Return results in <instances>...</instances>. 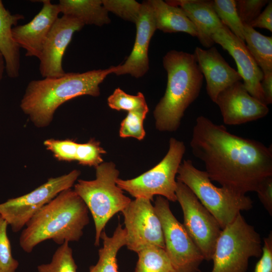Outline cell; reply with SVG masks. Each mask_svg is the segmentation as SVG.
Returning <instances> with one entry per match:
<instances>
[{"label": "cell", "instance_id": "cell-1", "mask_svg": "<svg viewBox=\"0 0 272 272\" xmlns=\"http://www.w3.org/2000/svg\"><path fill=\"white\" fill-rule=\"evenodd\" d=\"M190 145L211 181L236 192H255L272 176L271 147L232 134L204 116L196 119Z\"/></svg>", "mask_w": 272, "mask_h": 272}, {"label": "cell", "instance_id": "cell-2", "mask_svg": "<svg viewBox=\"0 0 272 272\" xmlns=\"http://www.w3.org/2000/svg\"><path fill=\"white\" fill-rule=\"evenodd\" d=\"M114 66L82 73H67L59 77L31 81L21 100L20 107L37 127H44L52 121L56 110L76 97L100 95V84Z\"/></svg>", "mask_w": 272, "mask_h": 272}, {"label": "cell", "instance_id": "cell-3", "mask_svg": "<svg viewBox=\"0 0 272 272\" xmlns=\"http://www.w3.org/2000/svg\"><path fill=\"white\" fill-rule=\"evenodd\" d=\"M89 210L82 199L69 188L44 206L22 231L19 244L31 253L40 243L52 240L58 245L78 241L89 223Z\"/></svg>", "mask_w": 272, "mask_h": 272}, {"label": "cell", "instance_id": "cell-4", "mask_svg": "<svg viewBox=\"0 0 272 272\" xmlns=\"http://www.w3.org/2000/svg\"><path fill=\"white\" fill-rule=\"evenodd\" d=\"M167 87L154 111L156 128L172 132L179 127L184 112L198 97L203 76L193 54L172 50L164 56Z\"/></svg>", "mask_w": 272, "mask_h": 272}, {"label": "cell", "instance_id": "cell-5", "mask_svg": "<svg viewBox=\"0 0 272 272\" xmlns=\"http://www.w3.org/2000/svg\"><path fill=\"white\" fill-rule=\"evenodd\" d=\"M96 178L78 180L75 192L90 212L95 225L94 245L100 244L101 232L116 214L122 212L131 200L116 184L119 172L113 162L102 163L96 168Z\"/></svg>", "mask_w": 272, "mask_h": 272}, {"label": "cell", "instance_id": "cell-6", "mask_svg": "<svg viewBox=\"0 0 272 272\" xmlns=\"http://www.w3.org/2000/svg\"><path fill=\"white\" fill-rule=\"evenodd\" d=\"M177 179L186 185L219 223L222 229L231 223L241 211L253 207L246 194L212 183L207 173L196 168L190 160H184L177 172Z\"/></svg>", "mask_w": 272, "mask_h": 272}, {"label": "cell", "instance_id": "cell-7", "mask_svg": "<svg viewBox=\"0 0 272 272\" xmlns=\"http://www.w3.org/2000/svg\"><path fill=\"white\" fill-rule=\"evenodd\" d=\"M262 248L259 233L240 213L222 230L215 245L211 272H246L249 259L260 257Z\"/></svg>", "mask_w": 272, "mask_h": 272}, {"label": "cell", "instance_id": "cell-8", "mask_svg": "<svg viewBox=\"0 0 272 272\" xmlns=\"http://www.w3.org/2000/svg\"><path fill=\"white\" fill-rule=\"evenodd\" d=\"M185 150L183 142L172 138L169 140L167 154L157 165L134 178H118L116 184L135 198H142L151 201L157 195L175 202V178Z\"/></svg>", "mask_w": 272, "mask_h": 272}, {"label": "cell", "instance_id": "cell-9", "mask_svg": "<svg viewBox=\"0 0 272 272\" xmlns=\"http://www.w3.org/2000/svg\"><path fill=\"white\" fill-rule=\"evenodd\" d=\"M154 207L161 223L165 250L175 272H198L203 256L183 225L173 214L169 200L158 196Z\"/></svg>", "mask_w": 272, "mask_h": 272}, {"label": "cell", "instance_id": "cell-10", "mask_svg": "<svg viewBox=\"0 0 272 272\" xmlns=\"http://www.w3.org/2000/svg\"><path fill=\"white\" fill-rule=\"evenodd\" d=\"M80 175L74 170L67 174L49 178L32 191L0 203V215L13 232L21 231L32 217L61 191L71 188Z\"/></svg>", "mask_w": 272, "mask_h": 272}, {"label": "cell", "instance_id": "cell-11", "mask_svg": "<svg viewBox=\"0 0 272 272\" xmlns=\"http://www.w3.org/2000/svg\"><path fill=\"white\" fill-rule=\"evenodd\" d=\"M175 194L183 212L185 229L201 252L204 260H211L222 228L193 192L177 180Z\"/></svg>", "mask_w": 272, "mask_h": 272}, {"label": "cell", "instance_id": "cell-12", "mask_svg": "<svg viewBox=\"0 0 272 272\" xmlns=\"http://www.w3.org/2000/svg\"><path fill=\"white\" fill-rule=\"evenodd\" d=\"M121 213L128 249L137 253L149 246L165 249L161 223L150 200L135 198Z\"/></svg>", "mask_w": 272, "mask_h": 272}, {"label": "cell", "instance_id": "cell-13", "mask_svg": "<svg viewBox=\"0 0 272 272\" xmlns=\"http://www.w3.org/2000/svg\"><path fill=\"white\" fill-rule=\"evenodd\" d=\"M85 25L70 16L58 18L52 25L43 44L39 59V71L43 78H56L65 74L62 67L64 52L75 32Z\"/></svg>", "mask_w": 272, "mask_h": 272}, {"label": "cell", "instance_id": "cell-14", "mask_svg": "<svg viewBox=\"0 0 272 272\" xmlns=\"http://www.w3.org/2000/svg\"><path fill=\"white\" fill-rule=\"evenodd\" d=\"M223 122L227 125H239L265 116L267 105L252 96L240 81L228 87L217 96Z\"/></svg>", "mask_w": 272, "mask_h": 272}, {"label": "cell", "instance_id": "cell-15", "mask_svg": "<svg viewBox=\"0 0 272 272\" xmlns=\"http://www.w3.org/2000/svg\"><path fill=\"white\" fill-rule=\"evenodd\" d=\"M214 43L220 44L234 58L238 72L248 92L265 103L261 86L263 73L248 50L244 42L237 37L225 26L217 29L212 35Z\"/></svg>", "mask_w": 272, "mask_h": 272}, {"label": "cell", "instance_id": "cell-16", "mask_svg": "<svg viewBox=\"0 0 272 272\" xmlns=\"http://www.w3.org/2000/svg\"><path fill=\"white\" fill-rule=\"evenodd\" d=\"M141 4L140 13L135 23L136 36L131 52L123 64L114 66L112 74L118 76L129 74L139 78L149 69V47L157 28L149 1H144Z\"/></svg>", "mask_w": 272, "mask_h": 272}, {"label": "cell", "instance_id": "cell-17", "mask_svg": "<svg viewBox=\"0 0 272 272\" xmlns=\"http://www.w3.org/2000/svg\"><path fill=\"white\" fill-rule=\"evenodd\" d=\"M41 2V10L31 21L12 29L13 39L20 48L26 50V56L38 59L48 34L60 14L57 4L49 0Z\"/></svg>", "mask_w": 272, "mask_h": 272}, {"label": "cell", "instance_id": "cell-18", "mask_svg": "<svg viewBox=\"0 0 272 272\" xmlns=\"http://www.w3.org/2000/svg\"><path fill=\"white\" fill-rule=\"evenodd\" d=\"M194 54L205 77L207 93L214 103L221 92L242 80L239 73L227 63L215 47L208 49L196 47Z\"/></svg>", "mask_w": 272, "mask_h": 272}, {"label": "cell", "instance_id": "cell-19", "mask_svg": "<svg viewBox=\"0 0 272 272\" xmlns=\"http://www.w3.org/2000/svg\"><path fill=\"white\" fill-rule=\"evenodd\" d=\"M168 4L181 8L194 25L197 38L203 46L210 48L215 43L212 35L223 26L212 5V1H166Z\"/></svg>", "mask_w": 272, "mask_h": 272}, {"label": "cell", "instance_id": "cell-20", "mask_svg": "<svg viewBox=\"0 0 272 272\" xmlns=\"http://www.w3.org/2000/svg\"><path fill=\"white\" fill-rule=\"evenodd\" d=\"M24 19L23 15L12 14L0 0V51L5 59V71L11 79L19 77L20 68V48L13 39L12 29Z\"/></svg>", "mask_w": 272, "mask_h": 272}, {"label": "cell", "instance_id": "cell-21", "mask_svg": "<svg viewBox=\"0 0 272 272\" xmlns=\"http://www.w3.org/2000/svg\"><path fill=\"white\" fill-rule=\"evenodd\" d=\"M157 29L164 33L182 32L197 36L194 25L179 7L162 0H149Z\"/></svg>", "mask_w": 272, "mask_h": 272}, {"label": "cell", "instance_id": "cell-22", "mask_svg": "<svg viewBox=\"0 0 272 272\" xmlns=\"http://www.w3.org/2000/svg\"><path fill=\"white\" fill-rule=\"evenodd\" d=\"M60 13L72 16L85 25L102 26L110 22L102 0H60Z\"/></svg>", "mask_w": 272, "mask_h": 272}, {"label": "cell", "instance_id": "cell-23", "mask_svg": "<svg viewBox=\"0 0 272 272\" xmlns=\"http://www.w3.org/2000/svg\"><path fill=\"white\" fill-rule=\"evenodd\" d=\"M126 231L120 224L111 237L103 230L100 236L103 245L98 250V262L90 267L89 272H118L116 256L120 249L126 245Z\"/></svg>", "mask_w": 272, "mask_h": 272}, {"label": "cell", "instance_id": "cell-24", "mask_svg": "<svg viewBox=\"0 0 272 272\" xmlns=\"http://www.w3.org/2000/svg\"><path fill=\"white\" fill-rule=\"evenodd\" d=\"M244 36L246 47L263 74L272 72V37L266 36L246 24Z\"/></svg>", "mask_w": 272, "mask_h": 272}, {"label": "cell", "instance_id": "cell-25", "mask_svg": "<svg viewBox=\"0 0 272 272\" xmlns=\"http://www.w3.org/2000/svg\"><path fill=\"white\" fill-rule=\"evenodd\" d=\"M134 272H175L164 249L149 246L138 253Z\"/></svg>", "mask_w": 272, "mask_h": 272}, {"label": "cell", "instance_id": "cell-26", "mask_svg": "<svg viewBox=\"0 0 272 272\" xmlns=\"http://www.w3.org/2000/svg\"><path fill=\"white\" fill-rule=\"evenodd\" d=\"M213 7L222 23L245 42L244 26L239 17L235 0L212 1Z\"/></svg>", "mask_w": 272, "mask_h": 272}, {"label": "cell", "instance_id": "cell-27", "mask_svg": "<svg viewBox=\"0 0 272 272\" xmlns=\"http://www.w3.org/2000/svg\"><path fill=\"white\" fill-rule=\"evenodd\" d=\"M69 243L65 242L57 248L50 262L38 265V272H77V266Z\"/></svg>", "mask_w": 272, "mask_h": 272}, {"label": "cell", "instance_id": "cell-28", "mask_svg": "<svg viewBox=\"0 0 272 272\" xmlns=\"http://www.w3.org/2000/svg\"><path fill=\"white\" fill-rule=\"evenodd\" d=\"M111 109L127 112L149 109L144 95L138 92L136 95L126 93L119 88H116L107 99Z\"/></svg>", "mask_w": 272, "mask_h": 272}, {"label": "cell", "instance_id": "cell-29", "mask_svg": "<svg viewBox=\"0 0 272 272\" xmlns=\"http://www.w3.org/2000/svg\"><path fill=\"white\" fill-rule=\"evenodd\" d=\"M148 112L149 109L128 112L120 124V137L143 140L146 135L143 123Z\"/></svg>", "mask_w": 272, "mask_h": 272}, {"label": "cell", "instance_id": "cell-30", "mask_svg": "<svg viewBox=\"0 0 272 272\" xmlns=\"http://www.w3.org/2000/svg\"><path fill=\"white\" fill-rule=\"evenodd\" d=\"M108 12H112L121 19L135 23L139 16L141 3L134 0H102Z\"/></svg>", "mask_w": 272, "mask_h": 272}, {"label": "cell", "instance_id": "cell-31", "mask_svg": "<svg viewBox=\"0 0 272 272\" xmlns=\"http://www.w3.org/2000/svg\"><path fill=\"white\" fill-rule=\"evenodd\" d=\"M105 153L100 142L91 139L86 143H78L76 161L82 165L96 168L103 163L102 155Z\"/></svg>", "mask_w": 272, "mask_h": 272}, {"label": "cell", "instance_id": "cell-32", "mask_svg": "<svg viewBox=\"0 0 272 272\" xmlns=\"http://www.w3.org/2000/svg\"><path fill=\"white\" fill-rule=\"evenodd\" d=\"M8 222L0 215V267L4 272H16L19 263L12 253L7 234Z\"/></svg>", "mask_w": 272, "mask_h": 272}, {"label": "cell", "instance_id": "cell-33", "mask_svg": "<svg viewBox=\"0 0 272 272\" xmlns=\"http://www.w3.org/2000/svg\"><path fill=\"white\" fill-rule=\"evenodd\" d=\"M43 144L46 149L51 152L58 161L72 162L76 161L78 143L72 139L46 140Z\"/></svg>", "mask_w": 272, "mask_h": 272}, {"label": "cell", "instance_id": "cell-34", "mask_svg": "<svg viewBox=\"0 0 272 272\" xmlns=\"http://www.w3.org/2000/svg\"><path fill=\"white\" fill-rule=\"evenodd\" d=\"M236 1L237 12L242 23L250 25L261 13L268 0H238Z\"/></svg>", "mask_w": 272, "mask_h": 272}, {"label": "cell", "instance_id": "cell-35", "mask_svg": "<svg viewBox=\"0 0 272 272\" xmlns=\"http://www.w3.org/2000/svg\"><path fill=\"white\" fill-rule=\"evenodd\" d=\"M262 251L254 272H272V232L263 239Z\"/></svg>", "mask_w": 272, "mask_h": 272}, {"label": "cell", "instance_id": "cell-36", "mask_svg": "<svg viewBox=\"0 0 272 272\" xmlns=\"http://www.w3.org/2000/svg\"><path fill=\"white\" fill-rule=\"evenodd\" d=\"M255 192L263 206L272 215V176L264 178L259 184Z\"/></svg>", "mask_w": 272, "mask_h": 272}, {"label": "cell", "instance_id": "cell-37", "mask_svg": "<svg viewBox=\"0 0 272 272\" xmlns=\"http://www.w3.org/2000/svg\"><path fill=\"white\" fill-rule=\"evenodd\" d=\"M252 28L266 29L272 31V1H269L266 7L249 25Z\"/></svg>", "mask_w": 272, "mask_h": 272}, {"label": "cell", "instance_id": "cell-38", "mask_svg": "<svg viewBox=\"0 0 272 272\" xmlns=\"http://www.w3.org/2000/svg\"><path fill=\"white\" fill-rule=\"evenodd\" d=\"M261 86L264 95L265 104L272 103V72L263 74Z\"/></svg>", "mask_w": 272, "mask_h": 272}, {"label": "cell", "instance_id": "cell-39", "mask_svg": "<svg viewBox=\"0 0 272 272\" xmlns=\"http://www.w3.org/2000/svg\"><path fill=\"white\" fill-rule=\"evenodd\" d=\"M5 71V61L4 56L0 51V82L2 81Z\"/></svg>", "mask_w": 272, "mask_h": 272}, {"label": "cell", "instance_id": "cell-40", "mask_svg": "<svg viewBox=\"0 0 272 272\" xmlns=\"http://www.w3.org/2000/svg\"><path fill=\"white\" fill-rule=\"evenodd\" d=\"M0 272H4V271L1 269V267H0Z\"/></svg>", "mask_w": 272, "mask_h": 272}]
</instances>
